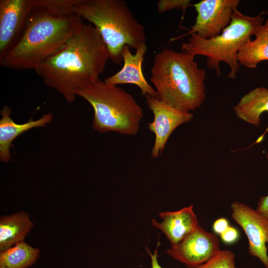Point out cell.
<instances>
[{"mask_svg":"<svg viewBox=\"0 0 268 268\" xmlns=\"http://www.w3.org/2000/svg\"><path fill=\"white\" fill-rule=\"evenodd\" d=\"M75 1L37 0L21 37L0 60V66L34 70L60 51L84 23L72 11Z\"/></svg>","mask_w":268,"mask_h":268,"instance_id":"1","label":"cell"},{"mask_svg":"<svg viewBox=\"0 0 268 268\" xmlns=\"http://www.w3.org/2000/svg\"><path fill=\"white\" fill-rule=\"evenodd\" d=\"M109 59L99 32L83 23L60 51L34 70L46 85L70 103L79 90L99 79Z\"/></svg>","mask_w":268,"mask_h":268,"instance_id":"2","label":"cell"},{"mask_svg":"<svg viewBox=\"0 0 268 268\" xmlns=\"http://www.w3.org/2000/svg\"><path fill=\"white\" fill-rule=\"evenodd\" d=\"M195 56L164 49L155 56L150 81L156 98L178 110L189 112L200 107L205 97V70Z\"/></svg>","mask_w":268,"mask_h":268,"instance_id":"3","label":"cell"},{"mask_svg":"<svg viewBox=\"0 0 268 268\" xmlns=\"http://www.w3.org/2000/svg\"><path fill=\"white\" fill-rule=\"evenodd\" d=\"M72 11L99 32L114 63L123 61L125 45L135 50L146 43L144 27L123 0H76Z\"/></svg>","mask_w":268,"mask_h":268,"instance_id":"4","label":"cell"},{"mask_svg":"<svg viewBox=\"0 0 268 268\" xmlns=\"http://www.w3.org/2000/svg\"><path fill=\"white\" fill-rule=\"evenodd\" d=\"M78 95L92 107L93 129L100 133L136 134L143 117L142 108L123 88L98 79L79 90Z\"/></svg>","mask_w":268,"mask_h":268,"instance_id":"5","label":"cell"},{"mask_svg":"<svg viewBox=\"0 0 268 268\" xmlns=\"http://www.w3.org/2000/svg\"><path fill=\"white\" fill-rule=\"evenodd\" d=\"M266 13L262 12L256 16L251 17L236 9L232 14L230 23L220 34L203 39L195 33L192 34L188 42L182 43L183 51L195 56H206L207 67L215 70L218 76L221 73L220 62L226 63L230 69L228 77L235 79L240 65L237 60V54L251 39L257 28L262 25L263 15Z\"/></svg>","mask_w":268,"mask_h":268,"instance_id":"6","label":"cell"},{"mask_svg":"<svg viewBox=\"0 0 268 268\" xmlns=\"http://www.w3.org/2000/svg\"><path fill=\"white\" fill-rule=\"evenodd\" d=\"M239 0H203L193 5L197 12L195 23L187 33L172 40L193 33L203 39L220 34L228 26Z\"/></svg>","mask_w":268,"mask_h":268,"instance_id":"7","label":"cell"},{"mask_svg":"<svg viewBox=\"0 0 268 268\" xmlns=\"http://www.w3.org/2000/svg\"><path fill=\"white\" fill-rule=\"evenodd\" d=\"M219 241L213 233L199 225L178 243L167 250L175 260L189 268H196L208 262L220 251Z\"/></svg>","mask_w":268,"mask_h":268,"instance_id":"8","label":"cell"},{"mask_svg":"<svg viewBox=\"0 0 268 268\" xmlns=\"http://www.w3.org/2000/svg\"><path fill=\"white\" fill-rule=\"evenodd\" d=\"M37 0H0V60L21 37Z\"/></svg>","mask_w":268,"mask_h":268,"instance_id":"9","label":"cell"},{"mask_svg":"<svg viewBox=\"0 0 268 268\" xmlns=\"http://www.w3.org/2000/svg\"><path fill=\"white\" fill-rule=\"evenodd\" d=\"M231 217L244 230L249 241V253L268 268V220L249 206L239 201L231 205Z\"/></svg>","mask_w":268,"mask_h":268,"instance_id":"10","label":"cell"},{"mask_svg":"<svg viewBox=\"0 0 268 268\" xmlns=\"http://www.w3.org/2000/svg\"><path fill=\"white\" fill-rule=\"evenodd\" d=\"M147 105L153 115V121L147 124L149 130L154 134L155 141L151 150L153 158L159 156L163 150L172 132L180 125L192 120L193 115L172 107L156 97L145 96Z\"/></svg>","mask_w":268,"mask_h":268,"instance_id":"11","label":"cell"},{"mask_svg":"<svg viewBox=\"0 0 268 268\" xmlns=\"http://www.w3.org/2000/svg\"><path fill=\"white\" fill-rule=\"evenodd\" d=\"M130 47L125 45L123 48V67L114 74L104 79L108 84L117 85L120 84H133L138 86L142 95L156 97L155 90L145 79L142 72V64L147 51L146 43L139 45L133 54Z\"/></svg>","mask_w":268,"mask_h":268,"instance_id":"12","label":"cell"},{"mask_svg":"<svg viewBox=\"0 0 268 268\" xmlns=\"http://www.w3.org/2000/svg\"><path fill=\"white\" fill-rule=\"evenodd\" d=\"M159 216L162 221L153 219L152 225L160 230L172 245L178 243L199 225L193 205L175 211L160 212Z\"/></svg>","mask_w":268,"mask_h":268,"instance_id":"13","label":"cell"},{"mask_svg":"<svg viewBox=\"0 0 268 268\" xmlns=\"http://www.w3.org/2000/svg\"><path fill=\"white\" fill-rule=\"evenodd\" d=\"M11 109L4 106L0 111L1 118L0 120V158L3 162H8L11 157L10 148L12 147V142L22 133L31 129L44 127L50 123L53 115L48 113L37 120L30 119L28 122L16 124L11 118Z\"/></svg>","mask_w":268,"mask_h":268,"instance_id":"14","label":"cell"},{"mask_svg":"<svg viewBox=\"0 0 268 268\" xmlns=\"http://www.w3.org/2000/svg\"><path fill=\"white\" fill-rule=\"evenodd\" d=\"M34 224L24 211L0 218V250L7 249L17 243L24 241Z\"/></svg>","mask_w":268,"mask_h":268,"instance_id":"15","label":"cell"},{"mask_svg":"<svg viewBox=\"0 0 268 268\" xmlns=\"http://www.w3.org/2000/svg\"><path fill=\"white\" fill-rule=\"evenodd\" d=\"M233 110L238 118L258 126L261 114L268 112V89L262 87L251 90L241 98Z\"/></svg>","mask_w":268,"mask_h":268,"instance_id":"16","label":"cell"},{"mask_svg":"<svg viewBox=\"0 0 268 268\" xmlns=\"http://www.w3.org/2000/svg\"><path fill=\"white\" fill-rule=\"evenodd\" d=\"M254 40H249L240 49L237 60L248 68H255L261 62L268 60V26L261 25L256 29Z\"/></svg>","mask_w":268,"mask_h":268,"instance_id":"17","label":"cell"},{"mask_svg":"<svg viewBox=\"0 0 268 268\" xmlns=\"http://www.w3.org/2000/svg\"><path fill=\"white\" fill-rule=\"evenodd\" d=\"M40 255L38 249L24 241L0 253V268H26L33 265Z\"/></svg>","mask_w":268,"mask_h":268,"instance_id":"18","label":"cell"},{"mask_svg":"<svg viewBox=\"0 0 268 268\" xmlns=\"http://www.w3.org/2000/svg\"><path fill=\"white\" fill-rule=\"evenodd\" d=\"M196 268H237L234 254L229 250H221L212 259Z\"/></svg>","mask_w":268,"mask_h":268,"instance_id":"19","label":"cell"},{"mask_svg":"<svg viewBox=\"0 0 268 268\" xmlns=\"http://www.w3.org/2000/svg\"><path fill=\"white\" fill-rule=\"evenodd\" d=\"M190 0H160L157 3V10L163 13L175 8L185 9L190 5Z\"/></svg>","mask_w":268,"mask_h":268,"instance_id":"20","label":"cell"},{"mask_svg":"<svg viewBox=\"0 0 268 268\" xmlns=\"http://www.w3.org/2000/svg\"><path fill=\"white\" fill-rule=\"evenodd\" d=\"M239 232L234 227L230 226L220 235L222 241L226 244H232L239 238Z\"/></svg>","mask_w":268,"mask_h":268,"instance_id":"21","label":"cell"},{"mask_svg":"<svg viewBox=\"0 0 268 268\" xmlns=\"http://www.w3.org/2000/svg\"><path fill=\"white\" fill-rule=\"evenodd\" d=\"M229 226L228 220L226 218L221 217L214 222L212 228L215 234L220 235Z\"/></svg>","mask_w":268,"mask_h":268,"instance_id":"22","label":"cell"},{"mask_svg":"<svg viewBox=\"0 0 268 268\" xmlns=\"http://www.w3.org/2000/svg\"><path fill=\"white\" fill-rule=\"evenodd\" d=\"M267 157L268 160V153ZM256 210L268 220V195L260 198Z\"/></svg>","mask_w":268,"mask_h":268,"instance_id":"23","label":"cell"},{"mask_svg":"<svg viewBox=\"0 0 268 268\" xmlns=\"http://www.w3.org/2000/svg\"><path fill=\"white\" fill-rule=\"evenodd\" d=\"M159 245V243L158 244V246L154 251L153 254H152L149 250L147 249V251L149 255L150 256L151 259V268H162L160 265L159 264L157 260L158 257V247Z\"/></svg>","mask_w":268,"mask_h":268,"instance_id":"24","label":"cell"},{"mask_svg":"<svg viewBox=\"0 0 268 268\" xmlns=\"http://www.w3.org/2000/svg\"><path fill=\"white\" fill-rule=\"evenodd\" d=\"M265 24L268 26V19L267 20Z\"/></svg>","mask_w":268,"mask_h":268,"instance_id":"25","label":"cell"}]
</instances>
